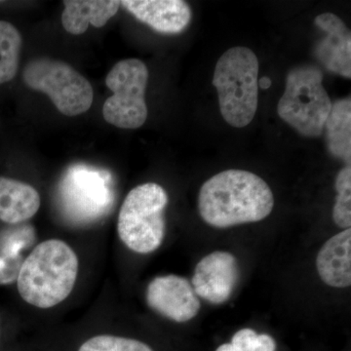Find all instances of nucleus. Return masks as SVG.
<instances>
[{"label": "nucleus", "mask_w": 351, "mask_h": 351, "mask_svg": "<svg viewBox=\"0 0 351 351\" xmlns=\"http://www.w3.org/2000/svg\"><path fill=\"white\" fill-rule=\"evenodd\" d=\"M274 207L269 184L245 170H226L213 176L201 186L198 195L201 218L218 228L262 221Z\"/></svg>", "instance_id": "nucleus-1"}, {"label": "nucleus", "mask_w": 351, "mask_h": 351, "mask_svg": "<svg viewBox=\"0 0 351 351\" xmlns=\"http://www.w3.org/2000/svg\"><path fill=\"white\" fill-rule=\"evenodd\" d=\"M77 256L66 242L49 239L38 244L21 267L17 278L22 299L38 308H51L73 292L77 279Z\"/></svg>", "instance_id": "nucleus-2"}, {"label": "nucleus", "mask_w": 351, "mask_h": 351, "mask_svg": "<svg viewBox=\"0 0 351 351\" xmlns=\"http://www.w3.org/2000/svg\"><path fill=\"white\" fill-rule=\"evenodd\" d=\"M258 69L257 56L246 47L226 51L215 68L213 85L218 91L219 110L235 128L249 125L257 112Z\"/></svg>", "instance_id": "nucleus-3"}, {"label": "nucleus", "mask_w": 351, "mask_h": 351, "mask_svg": "<svg viewBox=\"0 0 351 351\" xmlns=\"http://www.w3.org/2000/svg\"><path fill=\"white\" fill-rule=\"evenodd\" d=\"M167 193L156 182L132 189L120 208L117 232L127 248L149 254L162 244L166 233Z\"/></svg>", "instance_id": "nucleus-4"}, {"label": "nucleus", "mask_w": 351, "mask_h": 351, "mask_svg": "<svg viewBox=\"0 0 351 351\" xmlns=\"http://www.w3.org/2000/svg\"><path fill=\"white\" fill-rule=\"evenodd\" d=\"M322 82L323 73L317 66L293 69L277 106L281 119L306 137H320L331 112V99Z\"/></svg>", "instance_id": "nucleus-5"}, {"label": "nucleus", "mask_w": 351, "mask_h": 351, "mask_svg": "<svg viewBox=\"0 0 351 351\" xmlns=\"http://www.w3.org/2000/svg\"><path fill=\"white\" fill-rule=\"evenodd\" d=\"M23 80L27 87L43 92L60 112L76 117L86 112L94 100V90L84 76L62 61L40 58L25 66Z\"/></svg>", "instance_id": "nucleus-6"}, {"label": "nucleus", "mask_w": 351, "mask_h": 351, "mask_svg": "<svg viewBox=\"0 0 351 351\" xmlns=\"http://www.w3.org/2000/svg\"><path fill=\"white\" fill-rule=\"evenodd\" d=\"M149 69L138 59H125L115 64L106 78L112 96L104 104V119L121 129H137L147 119L145 89Z\"/></svg>", "instance_id": "nucleus-7"}, {"label": "nucleus", "mask_w": 351, "mask_h": 351, "mask_svg": "<svg viewBox=\"0 0 351 351\" xmlns=\"http://www.w3.org/2000/svg\"><path fill=\"white\" fill-rule=\"evenodd\" d=\"M112 188V176L107 171L73 166L60 182L62 211L73 223H92L103 218L114 201Z\"/></svg>", "instance_id": "nucleus-8"}, {"label": "nucleus", "mask_w": 351, "mask_h": 351, "mask_svg": "<svg viewBox=\"0 0 351 351\" xmlns=\"http://www.w3.org/2000/svg\"><path fill=\"white\" fill-rule=\"evenodd\" d=\"M147 302L152 311L179 323L195 318L201 306L188 279L174 274L156 277L149 284Z\"/></svg>", "instance_id": "nucleus-9"}, {"label": "nucleus", "mask_w": 351, "mask_h": 351, "mask_svg": "<svg viewBox=\"0 0 351 351\" xmlns=\"http://www.w3.org/2000/svg\"><path fill=\"white\" fill-rule=\"evenodd\" d=\"M239 278L237 258L228 252L209 254L196 265L191 286L196 295L210 304H225Z\"/></svg>", "instance_id": "nucleus-10"}, {"label": "nucleus", "mask_w": 351, "mask_h": 351, "mask_svg": "<svg viewBox=\"0 0 351 351\" xmlns=\"http://www.w3.org/2000/svg\"><path fill=\"white\" fill-rule=\"evenodd\" d=\"M314 23L326 34L316 44L314 55L323 66L332 71L351 78V34L343 21L332 13H323Z\"/></svg>", "instance_id": "nucleus-11"}, {"label": "nucleus", "mask_w": 351, "mask_h": 351, "mask_svg": "<svg viewBox=\"0 0 351 351\" xmlns=\"http://www.w3.org/2000/svg\"><path fill=\"white\" fill-rule=\"evenodd\" d=\"M120 5L154 31L166 34L184 32L191 23V6L182 0H124Z\"/></svg>", "instance_id": "nucleus-12"}, {"label": "nucleus", "mask_w": 351, "mask_h": 351, "mask_svg": "<svg viewBox=\"0 0 351 351\" xmlns=\"http://www.w3.org/2000/svg\"><path fill=\"white\" fill-rule=\"evenodd\" d=\"M318 274L327 285L350 287L351 284V230H343L323 245L316 258Z\"/></svg>", "instance_id": "nucleus-13"}, {"label": "nucleus", "mask_w": 351, "mask_h": 351, "mask_svg": "<svg viewBox=\"0 0 351 351\" xmlns=\"http://www.w3.org/2000/svg\"><path fill=\"white\" fill-rule=\"evenodd\" d=\"M40 203V195L34 186L0 177V219L4 223H24L38 213Z\"/></svg>", "instance_id": "nucleus-14"}, {"label": "nucleus", "mask_w": 351, "mask_h": 351, "mask_svg": "<svg viewBox=\"0 0 351 351\" xmlns=\"http://www.w3.org/2000/svg\"><path fill=\"white\" fill-rule=\"evenodd\" d=\"M62 24L69 34L80 36L89 25L103 27L119 12L117 0H66Z\"/></svg>", "instance_id": "nucleus-15"}, {"label": "nucleus", "mask_w": 351, "mask_h": 351, "mask_svg": "<svg viewBox=\"0 0 351 351\" xmlns=\"http://www.w3.org/2000/svg\"><path fill=\"white\" fill-rule=\"evenodd\" d=\"M328 149L332 156L351 163V100L341 99L332 104L325 122Z\"/></svg>", "instance_id": "nucleus-16"}, {"label": "nucleus", "mask_w": 351, "mask_h": 351, "mask_svg": "<svg viewBox=\"0 0 351 351\" xmlns=\"http://www.w3.org/2000/svg\"><path fill=\"white\" fill-rule=\"evenodd\" d=\"M22 44L17 27L0 20V84L10 82L17 75Z\"/></svg>", "instance_id": "nucleus-17"}, {"label": "nucleus", "mask_w": 351, "mask_h": 351, "mask_svg": "<svg viewBox=\"0 0 351 351\" xmlns=\"http://www.w3.org/2000/svg\"><path fill=\"white\" fill-rule=\"evenodd\" d=\"M338 193L332 210V219L336 225L343 230L351 226V167L346 166L339 171L336 179Z\"/></svg>", "instance_id": "nucleus-18"}, {"label": "nucleus", "mask_w": 351, "mask_h": 351, "mask_svg": "<svg viewBox=\"0 0 351 351\" xmlns=\"http://www.w3.org/2000/svg\"><path fill=\"white\" fill-rule=\"evenodd\" d=\"M78 351H154L137 339L101 335L88 339Z\"/></svg>", "instance_id": "nucleus-19"}, {"label": "nucleus", "mask_w": 351, "mask_h": 351, "mask_svg": "<svg viewBox=\"0 0 351 351\" xmlns=\"http://www.w3.org/2000/svg\"><path fill=\"white\" fill-rule=\"evenodd\" d=\"M230 345L237 351H276V343L267 334L258 335L254 330H240L232 337Z\"/></svg>", "instance_id": "nucleus-20"}, {"label": "nucleus", "mask_w": 351, "mask_h": 351, "mask_svg": "<svg viewBox=\"0 0 351 351\" xmlns=\"http://www.w3.org/2000/svg\"><path fill=\"white\" fill-rule=\"evenodd\" d=\"M23 263L24 261H23L20 252L1 250V253H0V284H9L17 280Z\"/></svg>", "instance_id": "nucleus-21"}, {"label": "nucleus", "mask_w": 351, "mask_h": 351, "mask_svg": "<svg viewBox=\"0 0 351 351\" xmlns=\"http://www.w3.org/2000/svg\"><path fill=\"white\" fill-rule=\"evenodd\" d=\"M258 87L262 88L263 90L269 89L270 86H271V80L267 76H263V77L261 78L258 82Z\"/></svg>", "instance_id": "nucleus-22"}, {"label": "nucleus", "mask_w": 351, "mask_h": 351, "mask_svg": "<svg viewBox=\"0 0 351 351\" xmlns=\"http://www.w3.org/2000/svg\"><path fill=\"white\" fill-rule=\"evenodd\" d=\"M216 351H237L233 348V346L230 343H223L221 346L217 348Z\"/></svg>", "instance_id": "nucleus-23"}]
</instances>
